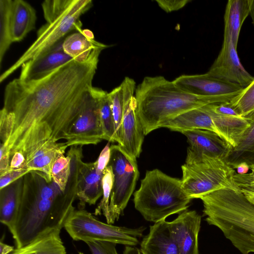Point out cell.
I'll list each match as a JSON object with an SVG mask.
<instances>
[{
	"label": "cell",
	"instance_id": "cell-1",
	"mask_svg": "<svg viewBox=\"0 0 254 254\" xmlns=\"http://www.w3.org/2000/svg\"><path fill=\"white\" fill-rule=\"evenodd\" d=\"M98 63L73 60L42 78H18L6 85L0 138L10 156L25 157L43 142L65 139L93 87Z\"/></svg>",
	"mask_w": 254,
	"mask_h": 254
},
{
	"label": "cell",
	"instance_id": "cell-2",
	"mask_svg": "<svg viewBox=\"0 0 254 254\" xmlns=\"http://www.w3.org/2000/svg\"><path fill=\"white\" fill-rule=\"evenodd\" d=\"M240 92L217 96L187 93L163 76H146L136 86V113L145 135L190 110L230 101Z\"/></svg>",
	"mask_w": 254,
	"mask_h": 254
},
{
	"label": "cell",
	"instance_id": "cell-3",
	"mask_svg": "<svg viewBox=\"0 0 254 254\" xmlns=\"http://www.w3.org/2000/svg\"><path fill=\"white\" fill-rule=\"evenodd\" d=\"M205 221L218 228L242 254L254 253V204L240 190L224 189L200 198Z\"/></svg>",
	"mask_w": 254,
	"mask_h": 254
},
{
	"label": "cell",
	"instance_id": "cell-4",
	"mask_svg": "<svg viewBox=\"0 0 254 254\" xmlns=\"http://www.w3.org/2000/svg\"><path fill=\"white\" fill-rule=\"evenodd\" d=\"M92 0H46L42 3L46 21L31 45L0 76L2 82L28 61L47 52L68 33L81 30V16L92 6Z\"/></svg>",
	"mask_w": 254,
	"mask_h": 254
},
{
	"label": "cell",
	"instance_id": "cell-5",
	"mask_svg": "<svg viewBox=\"0 0 254 254\" xmlns=\"http://www.w3.org/2000/svg\"><path fill=\"white\" fill-rule=\"evenodd\" d=\"M191 199L184 190L181 180L158 169L146 171L133 193L136 210L145 220L154 223L187 210Z\"/></svg>",
	"mask_w": 254,
	"mask_h": 254
},
{
	"label": "cell",
	"instance_id": "cell-6",
	"mask_svg": "<svg viewBox=\"0 0 254 254\" xmlns=\"http://www.w3.org/2000/svg\"><path fill=\"white\" fill-rule=\"evenodd\" d=\"M182 170V188L191 199L221 190H240L234 180L235 170L222 158L187 153Z\"/></svg>",
	"mask_w": 254,
	"mask_h": 254
},
{
	"label": "cell",
	"instance_id": "cell-7",
	"mask_svg": "<svg viewBox=\"0 0 254 254\" xmlns=\"http://www.w3.org/2000/svg\"><path fill=\"white\" fill-rule=\"evenodd\" d=\"M64 228L75 241L106 242L126 246H136L145 229L144 226L131 228L104 223L84 209H75Z\"/></svg>",
	"mask_w": 254,
	"mask_h": 254
},
{
	"label": "cell",
	"instance_id": "cell-8",
	"mask_svg": "<svg viewBox=\"0 0 254 254\" xmlns=\"http://www.w3.org/2000/svg\"><path fill=\"white\" fill-rule=\"evenodd\" d=\"M108 165L114 174V183L110 200V224L118 220L126 207L139 178L136 158L130 157L119 145L110 146Z\"/></svg>",
	"mask_w": 254,
	"mask_h": 254
},
{
	"label": "cell",
	"instance_id": "cell-9",
	"mask_svg": "<svg viewBox=\"0 0 254 254\" xmlns=\"http://www.w3.org/2000/svg\"><path fill=\"white\" fill-rule=\"evenodd\" d=\"M124 96L122 126V149L132 158H138L142 150L144 134L136 113L135 81L126 77L121 83Z\"/></svg>",
	"mask_w": 254,
	"mask_h": 254
},
{
	"label": "cell",
	"instance_id": "cell-10",
	"mask_svg": "<svg viewBox=\"0 0 254 254\" xmlns=\"http://www.w3.org/2000/svg\"><path fill=\"white\" fill-rule=\"evenodd\" d=\"M64 139L67 146L96 145L104 140L98 103L91 90Z\"/></svg>",
	"mask_w": 254,
	"mask_h": 254
},
{
	"label": "cell",
	"instance_id": "cell-11",
	"mask_svg": "<svg viewBox=\"0 0 254 254\" xmlns=\"http://www.w3.org/2000/svg\"><path fill=\"white\" fill-rule=\"evenodd\" d=\"M237 48L231 39L224 38L222 49L207 73L244 88L254 80V77L241 64Z\"/></svg>",
	"mask_w": 254,
	"mask_h": 254
},
{
	"label": "cell",
	"instance_id": "cell-12",
	"mask_svg": "<svg viewBox=\"0 0 254 254\" xmlns=\"http://www.w3.org/2000/svg\"><path fill=\"white\" fill-rule=\"evenodd\" d=\"M201 220V216L196 211L186 210L168 222L180 254H199L198 237Z\"/></svg>",
	"mask_w": 254,
	"mask_h": 254
},
{
	"label": "cell",
	"instance_id": "cell-13",
	"mask_svg": "<svg viewBox=\"0 0 254 254\" xmlns=\"http://www.w3.org/2000/svg\"><path fill=\"white\" fill-rule=\"evenodd\" d=\"M173 82L183 91L199 96H217L241 92L243 88L237 84L202 74L182 75Z\"/></svg>",
	"mask_w": 254,
	"mask_h": 254
},
{
	"label": "cell",
	"instance_id": "cell-14",
	"mask_svg": "<svg viewBox=\"0 0 254 254\" xmlns=\"http://www.w3.org/2000/svg\"><path fill=\"white\" fill-rule=\"evenodd\" d=\"M63 41L61 40L47 52L23 64L19 78L25 81L37 80L73 61L64 51Z\"/></svg>",
	"mask_w": 254,
	"mask_h": 254
},
{
	"label": "cell",
	"instance_id": "cell-15",
	"mask_svg": "<svg viewBox=\"0 0 254 254\" xmlns=\"http://www.w3.org/2000/svg\"><path fill=\"white\" fill-rule=\"evenodd\" d=\"M67 147L65 142L46 141L40 144L26 155L25 169L51 183L52 165L59 155L64 154Z\"/></svg>",
	"mask_w": 254,
	"mask_h": 254
},
{
	"label": "cell",
	"instance_id": "cell-16",
	"mask_svg": "<svg viewBox=\"0 0 254 254\" xmlns=\"http://www.w3.org/2000/svg\"><path fill=\"white\" fill-rule=\"evenodd\" d=\"M63 49L73 60L81 63L98 62L101 52L109 46L94 39L88 30H80L64 40Z\"/></svg>",
	"mask_w": 254,
	"mask_h": 254
},
{
	"label": "cell",
	"instance_id": "cell-17",
	"mask_svg": "<svg viewBox=\"0 0 254 254\" xmlns=\"http://www.w3.org/2000/svg\"><path fill=\"white\" fill-rule=\"evenodd\" d=\"M181 133L187 137L190 144L187 153L194 155L204 154L225 160L232 149L217 134L209 130L194 129Z\"/></svg>",
	"mask_w": 254,
	"mask_h": 254
},
{
	"label": "cell",
	"instance_id": "cell-18",
	"mask_svg": "<svg viewBox=\"0 0 254 254\" xmlns=\"http://www.w3.org/2000/svg\"><path fill=\"white\" fill-rule=\"evenodd\" d=\"M103 174L96 171L95 162H79L77 198L79 205L83 208L85 204L93 205L103 195Z\"/></svg>",
	"mask_w": 254,
	"mask_h": 254
},
{
	"label": "cell",
	"instance_id": "cell-19",
	"mask_svg": "<svg viewBox=\"0 0 254 254\" xmlns=\"http://www.w3.org/2000/svg\"><path fill=\"white\" fill-rule=\"evenodd\" d=\"M140 250L144 254H180L168 221L163 220L150 226L148 234L141 242Z\"/></svg>",
	"mask_w": 254,
	"mask_h": 254
},
{
	"label": "cell",
	"instance_id": "cell-20",
	"mask_svg": "<svg viewBox=\"0 0 254 254\" xmlns=\"http://www.w3.org/2000/svg\"><path fill=\"white\" fill-rule=\"evenodd\" d=\"M36 12L23 0H12L10 12L11 36L13 42L21 41L35 27Z\"/></svg>",
	"mask_w": 254,
	"mask_h": 254
},
{
	"label": "cell",
	"instance_id": "cell-21",
	"mask_svg": "<svg viewBox=\"0 0 254 254\" xmlns=\"http://www.w3.org/2000/svg\"><path fill=\"white\" fill-rule=\"evenodd\" d=\"M163 127L181 133L194 129L207 130L215 132L224 139L211 117L201 107L190 110L179 115L167 123Z\"/></svg>",
	"mask_w": 254,
	"mask_h": 254
},
{
	"label": "cell",
	"instance_id": "cell-22",
	"mask_svg": "<svg viewBox=\"0 0 254 254\" xmlns=\"http://www.w3.org/2000/svg\"><path fill=\"white\" fill-rule=\"evenodd\" d=\"M23 177L0 190V221L10 231L17 217L22 198Z\"/></svg>",
	"mask_w": 254,
	"mask_h": 254
},
{
	"label": "cell",
	"instance_id": "cell-23",
	"mask_svg": "<svg viewBox=\"0 0 254 254\" xmlns=\"http://www.w3.org/2000/svg\"><path fill=\"white\" fill-rule=\"evenodd\" d=\"M249 14V0L228 1L224 14V38L231 39L237 47L241 28Z\"/></svg>",
	"mask_w": 254,
	"mask_h": 254
},
{
	"label": "cell",
	"instance_id": "cell-24",
	"mask_svg": "<svg viewBox=\"0 0 254 254\" xmlns=\"http://www.w3.org/2000/svg\"><path fill=\"white\" fill-rule=\"evenodd\" d=\"M60 233L61 230H54L46 233L10 254H66Z\"/></svg>",
	"mask_w": 254,
	"mask_h": 254
},
{
	"label": "cell",
	"instance_id": "cell-25",
	"mask_svg": "<svg viewBox=\"0 0 254 254\" xmlns=\"http://www.w3.org/2000/svg\"><path fill=\"white\" fill-rule=\"evenodd\" d=\"M225 161L233 168L241 162L254 163V123L246 130L237 146L232 148Z\"/></svg>",
	"mask_w": 254,
	"mask_h": 254
},
{
	"label": "cell",
	"instance_id": "cell-26",
	"mask_svg": "<svg viewBox=\"0 0 254 254\" xmlns=\"http://www.w3.org/2000/svg\"><path fill=\"white\" fill-rule=\"evenodd\" d=\"M91 93L98 103L104 140L110 142H115V125L108 93L100 88L94 87L91 89Z\"/></svg>",
	"mask_w": 254,
	"mask_h": 254
},
{
	"label": "cell",
	"instance_id": "cell-27",
	"mask_svg": "<svg viewBox=\"0 0 254 254\" xmlns=\"http://www.w3.org/2000/svg\"><path fill=\"white\" fill-rule=\"evenodd\" d=\"M228 103L240 116L253 124L254 123V80Z\"/></svg>",
	"mask_w": 254,
	"mask_h": 254
},
{
	"label": "cell",
	"instance_id": "cell-28",
	"mask_svg": "<svg viewBox=\"0 0 254 254\" xmlns=\"http://www.w3.org/2000/svg\"><path fill=\"white\" fill-rule=\"evenodd\" d=\"M115 131V142L122 143V126L124 117V96L121 84L108 93Z\"/></svg>",
	"mask_w": 254,
	"mask_h": 254
},
{
	"label": "cell",
	"instance_id": "cell-29",
	"mask_svg": "<svg viewBox=\"0 0 254 254\" xmlns=\"http://www.w3.org/2000/svg\"><path fill=\"white\" fill-rule=\"evenodd\" d=\"M12 0H0V64L13 43L11 36L10 12Z\"/></svg>",
	"mask_w": 254,
	"mask_h": 254
},
{
	"label": "cell",
	"instance_id": "cell-30",
	"mask_svg": "<svg viewBox=\"0 0 254 254\" xmlns=\"http://www.w3.org/2000/svg\"><path fill=\"white\" fill-rule=\"evenodd\" d=\"M114 183V174L111 166L108 165L104 170L102 177V198L95 209L94 214H103L107 223L110 224V200Z\"/></svg>",
	"mask_w": 254,
	"mask_h": 254
},
{
	"label": "cell",
	"instance_id": "cell-31",
	"mask_svg": "<svg viewBox=\"0 0 254 254\" xmlns=\"http://www.w3.org/2000/svg\"><path fill=\"white\" fill-rule=\"evenodd\" d=\"M71 173V160L70 157L64 154L59 155L54 161L51 169L52 180L58 186L63 192H64Z\"/></svg>",
	"mask_w": 254,
	"mask_h": 254
},
{
	"label": "cell",
	"instance_id": "cell-32",
	"mask_svg": "<svg viewBox=\"0 0 254 254\" xmlns=\"http://www.w3.org/2000/svg\"><path fill=\"white\" fill-rule=\"evenodd\" d=\"M252 172L245 174L235 173L234 182L246 198L254 204V164L249 165Z\"/></svg>",
	"mask_w": 254,
	"mask_h": 254
},
{
	"label": "cell",
	"instance_id": "cell-33",
	"mask_svg": "<svg viewBox=\"0 0 254 254\" xmlns=\"http://www.w3.org/2000/svg\"><path fill=\"white\" fill-rule=\"evenodd\" d=\"M86 243L92 254H119L116 244L101 241H91Z\"/></svg>",
	"mask_w": 254,
	"mask_h": 254
},
{
	"label": "cell",
	"instance_id": "cell-34",
	"mask_svg": "<svg viewBox=\"0 0 254 254\" xmlns=\"http://www.w3.org/2000/svg\"><path fill=\"white\" fill-rule=\"evenodd\" d=\"M30 171L27 169L12 170L0 176V190L7 187Z\"/></svg>",
	"mask_w": 254,
	"mask_h": 254
},
{
	"label": "cell",
	"instance_id": "cell-35",
	"mask_svg": "<svg viewBox=\"0 0 254 254\" xmlns=\"http://www.w3.org/2000/svg\"><path fill=\"white\" fill-rule=\"evenodd\" d=\"M189 0H157L156 2L159 6L166 12L178 10L184 7Z\"/></svg>",
	"mask_w": 254,
	"mask_h": 254
},
{
	"label": "cell",
	"instance_id": "cell-36",
	"mask_svg": "<svg viewBox=\"0 0 254 254\" xmlns=\"http://www.w3.org/2000/svg\"><path fill=\"white\" fill-rule=\"evenodd\" d=\"M111 157L110 142L101 151L98 159L95 161L96 171L99 174H103L105 169L108 166Z\"/></svg>",
	"mask_w": 254,
	"mask_h": 254
},
{
	"label": "cell",
	"instance_id": "cell-37",
	"mask_svg": "<svg viewBox=\"0 0 254 254\" xmlns=\"http://www.w3.org/2000/svg\"><path fill=\"white\" fill-rule=\"evenodd\" d=\"M10 155L7 147L0 143V176L10 171Z\"/></svg>",
	"mask_w": 254,
	"mask_h": 254
},
{
	"label": "cell",
	"instance_id": "cell-38",
	"mask_svg": "<svg viewBox=\"0 0 254 254\" xmlns=\"http://www.w3.org/2000/svg\"><path fill=\"white\" fill-rule=\"evenodd\" d=\"M25 164V157L22 153L17 152L10 156V170L26 169Z\"/></svg>",
	"mask_w": 254,
	"mask_h": 254
},
{
	"label": "cell",
	"instance_id": "cell-39",
	"mask_svg": "<svg viewBox=\"0 0 254 254\" xmlns=\"http://www.w3.org/2000/svg\"><path fill=\"white\" fill-rule=\"evenodd\" d=\"M233 169L236 170L237 173L238 174H245L248 173L250 167L248 164L243 162L236 165Z\"/></svg>",
	"mask_w": 254,
	"mask_h": 254
},
{
	"label": "cell",
	"instance_id": "cell-40",
	"mask_svg": "<svg viewBox=\"0 0 254 254\" xmlns=\"http://www.w3.org/2000/svg\"><path fill=\"white\" fill-rule=\"evenodd\" d=\"M14 250V247L0 242V254H10Z\"/></svg>",
	"mask_w": 254,
	"mask_h": 254
},
{
	"label": "cell",
	"instance_id": "cell-41",
	"mask_svg": "<svg viewBox=\"0 0 254 254\" xmlns=\"http://www.w3.org/2000/svg\"><path fill=\"white\" fill-rule=\"evenodd\" d=\"M123 254H144L140 249L135 246H126Z\"/></svg>",
	"mask_w": 254,
	"mask_h": 254
},
{
	"label": "cell",
	"instance_id": "cell-42",
	"mask_svg": "<svg viewBox=\"0 0 254 254\" xmlns=\"http://www.w3.org/2000/svg\"><path fill=\"white\" fill-rule=\"evenodd\" d=\"M250 4V14L252 18V23L254 26V0H249Z\"/></svg>",
	"mask_w": 254,
	"mask_h": 254
}]
</instances>
